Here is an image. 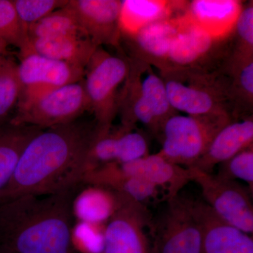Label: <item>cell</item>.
Instances as JSON below:
<instances>
[{
    "mask_svg": "<svg viewBox=\"0 0 253 253\" xmlns=\"http://www.w3.org/2000/svg\"><path fill=\"white\" fill-rule=\"evenodd\" d=\"M96 123L77 121L43 129L23 150L0 205L26 195L48 196L83 184Z\"/></svg>",
    "mask_w": 253,
    "mask_h": 253,
    "instance_id": "cell-1",
    "label": "cell"
},
{
    "mask_svg": "<svg viewBox=\"0 0 253 253\" xmlns=\"http://www.w3.org/2000/svg\"><path fill=\"white\" fill-rule=\"evenodd\" d=\"M79 188L26 195L0 205V249L9 253H76L73 201Z\"/></svg>",
    "mask_w": 253,
    "mask_h": 253,
    "instance_id": "cell-2",
    "label": "cell"
},
{
    "mask_svg": "<svg viewBox=\"0 0 253 253\" xmlns=\"http://www.w3.org/2000/svg\"><path fill=\"white\" fill-rule=\"evenodd\" d=\"M158 73L176 112L194 116L229 115L236 119L230 79L222 70L202 73L166 68Z\"/></svg>",
    "mask_w": 253,
    "mask_h": 253,
    "instance_id": "cell-3",
    "label": "cell"
},
{
    "mask_svg": "<svg viewBox=\"0 0 253 253\" xmlns=\"http://www.w3.org/2000/svg\"><path fill=\"white\" fill-rule=\"evenodd\" d=\"M129 71L126 57L111 54L103 46L96 48L86 65L84 88L99 132L107 131L113 126Z\"/></svg>",
    "mask_w": 253,
    "mask_h": 253,
    "instance_id": "cell-4",
    "label": "cell"
},
{
    "mask_svg": "<svg viewBox=\"0 0 253 253\" xmlns=\"http://www.w3.org/2000/svg\"><path fill=\"white\" fill-rule=\"evenodd\" d=\"M234 119L229 115L183 116L178 113L163 124L158 154L173 164L191 168L204 156L223 126Z\"/></svg>",
    "mask_w": 253,
    "mask_h": 253,
    "instance_id": "cell-5",
    "label": "cell"
},
{
    "mask_svg": "<svg viewBox=\"0 0 253 253\" xmlns=\"http://www.w3.org/2000/svg\"><path fill=\"white\" fill-rule=\"evenodd\" d=\"M90 111L84 79L18 104L9 124L47 129L77 121Z\"/></svg>",
    "mask_w": 253,
    "mask_h": 253,
    "instance_id": "cell-6",
    "label": "cell"
},
{
    "mask_svg": "<svg viewBox=\"0 0 253 253\" xmlns=\"http://www.w3.org/2000/svg\"><path fill=\"white\" fill-rule=\"evenodd\" d=\"M232 51L233 34L225 38H214L186 21L181 14L179 32L165 68L202 73L221 71Z\"/></svg>",
    "mask_w": 253,
    "mask_h": 253,
    "instance_id": "cell-7",
    "label": "cell"
},
{
    "mask_svg": "<svg viewBox=\"0 0 253 253\" xmlns=\"http://www.w3.org/2000/svg\"><path fill=\"white\" fill-rule=\"evenodd\" d=\"M121 204L105 226L101 253H154V219L146 205L121 194Z\"/></svg>",
    "mask_w": 253,
    "mask_h": 253,
    "instance_id": "cell-8",
    "label": "cell"
},
{
    "mask_svg": "<svg viewBox=\"0 0 253 253\" xmlns=\"http://www.w3.org/2000/svg\"><path fill=\"white\" fill-rule=\"evenodd\" d=\"M192 200L179 194L166 201L161 217L154 220V253H202V230Z\"/></svg>",
    "mask_w": 253,
    "mask_h": 253,
    "instance_id": "cell-9",
    "label": "cell"
},
{
    "mask_svg": "<svg viewBox=\"0 0 253 253\" xmlns=\"http://www.w3.org/2000/svg\"><path fill=\"white\" fill-rule=\"evenodd\" d=\"M192 181L200 186L204 201L222 220L252 235L253 206L249 188L237 181L190 168Z\"/></svg>",
    "mask_w": 253,
    "mask_h": 253,
    "instance_id": "cell-10",
    "label": "cell"
},
{
    "mask_svg": "<svg viewBox=\"0 0 253 253\" xmlns=\"http://www.w3.org/2000/svg\"><path fill=\"white\" fill-rule=\"evenodd\" d=\"M19 59L18 73L21 93L18 104L84 78V68L33 51L19 54Z\"/></svg>",
    "mask_w": 253,
    "mask_h": 253,
    "instance_id": "cell-11",
    "label": "cell"
},
{
    "mask_svg": "<svg viewBox=\"0 0 253 253\" xmlns=\"http://www.w3.org/2000/svg\"><path fill=\"white\" fill-rule=\"evenodd\" d=\"M149 154L147 139L136 126H113L106 132L97 131L86 158V174L109 163L122 164Z\"/></svg>",
    "mask_w": 253,
    "mask_h": 253,
    "instance_id": "cell-12",
    "label": "cell"
},
{
    "mask_svg": "<svg viewBox=\"0 0 253 253\" xmlns=\"http://www.w3.org/2000/svg\"><path fill=\"white\" fill-rule=\"evenodd\" d=\"M68 4L76 14L83 36L94 45L120 46L121 1L69 0Z\"/></svg>",
    "mask_w": 253,
    "mask_h": 253,
    "instance_id": "cell-13",
    "label": "cell"
},
{
    "mask_svg": "<svg viewBox=\"0 0 253 253\" xmlns=\"http://www.w3.org/2000/svg\"><path fill=\"white\" fill-rule=\"evenodd\" d=\"M179 26L180 15L151 23L131 36L121 37L127 46L126 57L144 61L161 71L167 66Z\"/></svg>",
    "mask_w": 253,
    "mask_h": 253,
    "instance_id": "cell-14",
    "label": "cell"
},
{
    "mask_svg": "<svg viewBox=\"0 0 253 253\" xmlns=\"http://www.w3.org/2000/svg\"><path fill=\"white\" fill-rule=\"evenodd\" d=\"M202 230V253H253L250 234L222 220L204 201L192 200Z\"/></svg>",
    "mask_w": 253,
    "mask_h": 253,
    "instance_id": "cell-15",
    "label": "cell"
},
{
    "mask_svg": "<svg viewBox=\"0 0 253 253\" xmlns=\"http://www.w3.org/2000/svg\"><path fill=\"white\" fill-rule=\"evenodd\" d=\"M238 0L188 1L183 17L214 38H225L234 33L244 6Z\"/></svg>",
    "mask_w": 253,
    "mask_h": 253,
    "instance_id": "cell-16",
    "label": "cell"
},
{
    "mask_svg": "<svg viewBox=\"0 0 253 253\" xmlns=\"http://www.w3.org/2000/svg\"><path fill=\"white\" fill-rule=\"evenodd\" d=\"M120 166L125 172L140 176L159 188L166 201L180 194L183 188L192 181L190 168L173 164L158 154H149Z\"/></svg>",
    "mask_w": 253,
    "mask_h": 253,
    "instance_id": "cell-17",
    "label": "cell"
},
{
    "mask_svg": "<svg viewBox=\"0 0 253 253\" xmlns=\"http://www.w3.org/2000/svg\"><path fill=\"white\" fill-rule=\"evenodd\" d=\"M251 145H253V116L233 119L218 131L204 156L191 168L212 173L216 166Z\"/></svg>",
    "mask_w": 253,
    "mask_h": 253,
    "instance_id": "cell-18",
    "label": "cell"
},
{
    "mask_svg": "<svg viewBox=\"0 0 253 253\" xmlns=\"http://www.w3.org/2000/svg\"><path fill=\"white\" fill-rule=\"evenodd\" d=\"M83 184L107 188L144 205L160 200L166 201L159 188L140 176L125 172L119 163H109L86 173Z\"/></svg>",
    "mask_w": 253,
    "mask_h": 253,
    "instance_id": "cell-19",
    "label": "cell"
},
{
    "mask_svg": "<svg viewBox=\"0 0 253 253\" xmlns=\"http://www.w3.org/2000/svg\"><path fill=\"white\" fill-rule=\"evenodd\" d=\"M188 1L124 0L121 1V37L131 36L151 23L175 17L184 13Z\"/></svg>",
    "mask_w": 253,
    "mask_h": 253,
    "instance_id": "cell-20",
    "label": "cell"
},
{
    "mask_svg": "<svg viewBox=\"0 0 253 253\" xmlns=\"http://www.w3.org/2000/svg\"><path fill=\"white\" fill-rule=\"evenodd\" d=\"M96 48L97 46L85 37L65 35L29 40V46L25 52L33 51L50 59L85 69Z\"/></svg>",
    "mask_w": 253,
    "mask_h": 253,
    "instance_id": "cell-21",
    "label": "cell"
},
{
    "mask_svg": "<svg viewBox=\"0 0 253 253\" xmlns=\"http://www.w3.org/2000/svg\"><path fill=\"white\" fill-rule=\"evenodd\" d=\"M126 59L129 63V74L136 81L141 95L152 110L161 134L165 122L178 113L169 104L164 82L159 73L155 72L154 66L149 63L140 60Z\"/></svg>",
    "mask_w": 253,
    "mask_h": 253,
    "instance_id": "cell-22",
    "label": "cell"
},
{
    "mask_svg": "<svg viewBox=\"0 0 253 253\" xmlns=\"http://www.w3.org/2000/svg\"><path fill=\"white\" fill-rule=\"evenodd\" d=\"M121 199V193L103 186L89 185L73 199V217L78 221L104 224L117 211Z\"/></svg>",
    "mask_w": 253,
    "mask_h": 253,
    "instance_id": "cell-23",
    "label": "cell"
},
{
    "mask_svg": "<svg viewBox=\"0 0 253 253\" xmlns=\"http://www.w3.org/2000/svg\"><path fill=\"white\" fill-rule=\"evenodd\" d=\"M42 129L9 123L0 126V191L9 182L28 142Z\"/></svg>",
    "mask_w": 253,
    "mask_h": 253,
    "instance_id": "cell-24",
    "label": "cell"
},
{
    "mask_svg": "<svg viewBox=\"0 0 253 253\" xmlns=\"http://www.w3.org/2000/svg\"><path fill=\"white\" fill-rule=\"evenodd\" d=\"M221 70L230 79L236 118L253 116V56H231Z\"/></svg>",
    "mask_w": 253,
    "mask_h": 253,
    "instance_id": "cell-25",
    "label": "cell"
},
{
    "mask_svg": "<svg viewBox=\"0 0 253 253\" xmlns=\"http://www.w3.org/2000/svg\"><path fill=\"white\" fill-rule=\"evenodd\" d=\"M18 63L7 53L0 54V126L9 124L21 97Z\"/></svg>",
    "mask_w": 253,
    "mask_h": 253,
    "instance_id": "cell-26",
    "label": "cell"
},
{
    "mask_svg": "<svg viewBox=\"0 0 253 253\" xmlns=\"http://www.w3.org/2000/svg\"><path fill=\"white\" fill-rule=\"evenodd\" d=\"M68 1L62 7L55 10L41 21L30 26L28 29L29 40L65 35L84 36L78 24L76 14L68 4Z\"/></svg>",
    "mask_w": 253,
    "mask_h": 253,
    "instance_id": "cell-27",
    "label": "cell"
},
{
    "mask_svg": "<svg viewBox=\"0 0 253 253\" xmlns=\"http://www.w3.org/2000/svg\"><path fill=\"white\" fill-rule=\"evenodd\" d=\"M27 51L29 38L16 12L13 1L0 0V51L7 52L9 46Z\"/></svg>",
    "mask_w": 253,
    "mask_h": 253,
    "instance_id": "cell-28",
    "label": "cell"
},
{
    "mask_svg": "<svg viewBox=\"0 0 253 253\" xmlns=\"http://www.w3.org/2000/svg\"><path fill=\"white\" fill-rule=\"evenodd\" d=\"M233 56H253V3L244 4L233 33Z\"/></svg>",
    "mask_w": 253,
    "mask_h": 253,
    "instance_id": "cell-29",
    "label": "cell"
},
{
    "mask_svg": "<svg viewBox=\"0 0 253 253\" xmlns=\"http://www.w3.org/2000/svg\"><path fill=\"white\" fill-rule=\"evenodd\" d=\"M217 176L224 179L236 181L240 179L253 189V145L240 151L230 159L219 165Z\"/></svg>",
    "mask_w": 253,
    "mask_h": 253,
    "instance_id": "cell-30",
    "label": "cell"
},
{
    "mask_svg": "<svg viewBox=\"0 0 253 253\" xmlns=\"http://www.w3.org/2000/svg\"><path fill=\"white\" fill-rule=\"evenodd\" d=\"M104 224L78 221L72 228V243L76 252L101 253L104 242Z\"/></svg>",
    "mask_w": 253,
    "mask_h": 253,
    "instance_id": "cell-31",
    "label": "cell"
},
{
    "mask_svg": "<svg viewBox=\"0 0 253 253\" xmlns=\"http://www.w3.org/2000/svg\"><path fill=\"white\" fill-rule=\"evenodd\" d=\"M68 0H14L15 9L27 31L30 26L41 21L55 10L67 4Z\"/></svg>",
    "mask_w": 253,
    "mask_h": 253,
    "instance_id": "cell-32",
    "label": "cell"
},
{
    "mask_svg": "<svg viewBox=\"0 0 253 253\" xmlns=\"http://www.w3.org/2000/svg\"><path fill=\"white\" fill-rule=\"evenodd\" d=\"M0 253H9L7 251H4V250L0 249Z\"/></svg>",
    "mask_w": 253,
    "mask_h": 253,
    "instance_id": "cell-33",
    "label": "cell"
},
{
    "mask_svg": "<svg viewBox=\"0 0 253 253\" xmlns=\"http://www.w3.org/2000/svg\"><path fill=\"white\" fill-rule=\"evenodd\" d=\"M5 53H7V52H3V51H0V54H5Z\"/></svg>",
    "mask_w": 253,
    "mask_h": 253,
    "instance_id": "cell-34",
    "label": "cell"
}]
</instances>
